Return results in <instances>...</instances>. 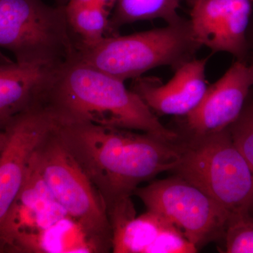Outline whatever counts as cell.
<instances>
[{
    "label": "cell",
    "mask_w": 253,
    "mask_h": 253,
    "mask_svg": "<svg viewBox=\"0 0 253 253\" xmlns=\"http://www.w3.org/2000/svg\"><path fill=\"white\" fill-rule=\"evenodd\" d=\"M181 0H117L110 16V33L117 35L119 28L137 21L164 20L179 22L178 14Z\"/></svg>",
    "instance_id": "2e32d148"
},
{
    "label": "cell",
    "mask_w": 253,
    "mask_h": 253,
    "mask_svg": "<svg viewBox=\"0 0 253 253\" xmlns=\"http://www.w3.org/2000/svg\"><path fill=\"white\" fill-rule=\"evenodd\" d=\"M249 47H250V46H252V48L253 49V35L251 37V41H249ZM252 64H253V58Z\"/></svg>",
    "instance_id": "d4e9b609"
},
{
    "label": "cell",
    "mask_w": 253,
    "mask_h": 253,
    "mask_svg": "<svg viewBox=\"0 0 253 253\" xmlns=\"http://www.w3.org/2000/svg\"><path fill=\"white\" fill-rule=\"evenodd\" d=\"M224 252L253 253V214H237L228 220L224 235Z\"/></svg>",
    "instance_id": "ac0fdd59"
},
{
    "label": "cell",
    "mask_w": 253,
    "mask_h": 253,
    "mask_svg": "<svg viewBox=\"0 0 253 253\" xmlns=\"http://www.w3.org/2000/svg\"><path fill=\"white\" fill-rule=\"evenodd\" d=\"M207 62L206 58L184 63L165 84L154 77L134 78L131 90L139 95L154 113L185 117L196 109L207 90Z\"/></svg>",
    "instance_id": "7c38bea8"
},
{
    "label": "cell",
    "mask_w": 253,
    "mask_h": 253,
    "mask_svg": "<svg viewBox=\"0 0 253 253\" xmlns=\"http://www.w3.org/2000/svg\"><path fill=\"white\" fill-rule=\"evenodd\" d=\"M35 154L22 188L0 224V253L18 236L36 234L68 216L42 177Z\"/></svg>",
    "instance_id": "8fae6325"
},
{
    "label": "cell",
    "mask_w": 253,
    "mask_h": 253,
    "mask_svg": "<svg viewBox=\"0 0 253 253\" xmlns=\"http://www.w3.org/2000/svg\"><path fill=\"white\" fill-rule=\"evenodd\" d=\"M54 126L51 111L38 104L18 115L5 129L7 141L0 153V224L22 188L32 158Z\"/></svg>",
    "instance_id": "ba28073f"
},
{
    "label": "cell",
    "mask_w": 253,
    "mask_h": 253,
    "mask_svg": "<svg viewBox=\"0 0 253 253\" xmlns=\"http://www.w3.org/2000/svg\"><path fill=\"white\" fill-rule=\"evenodd\" d=\"M201 47L189 20L182 18L163 28L106 37L80 50L77 59L125 82L161 66L177 69L195 59Z\"/></svg>",
    "instance_id": "277c9868"
},
{
    "label": "cell",
    "mask_w": 253,
    "mask_h": 253,
    "mask_svg": "<svg viewBox=\"0 0 253 253\" xmlns=\"http://www.w3.org/2000/svg\"><path fill=\"white\" fill-rule=\"evenodd\" d=\"M55 69L22 64L0 53V129L5 130L18 115L41 104Z\"/></svg>",
    "instance_id": "4fadbf2b"
},
{
    "label": "cell",
    "mask_w": 253,
    "mask_h": 253,
    "mask_svg": "<svg viewBox=\"0 0 253 253\" xmlns=\"http://www.w3.org/2000/svg\"><path fill=\"white\" fill-rule=\"evenodd\" d=\"M190 6H192L193 5L198 1V0H184Z\"/></svg>",
    "instance_id": "cb8c5ba5"
},
{
    "label": "cell",
    "mask_w": 253,
    "mask_h": 253,
    "mask_svg": "<svg viewBox=\"0 0 253 253\" xmlns=\"http://www.w3.org/2000/svg\"><path fill=\"white\" fill-rule=\"evenodd\" d=\"M57 1L58 5H62V6H66L69 0H56Z\"/></svg>",
    "instance_id": "603a6c76"
},
{
    "label": "cell",
    "mask_w": 253,
    "mask_h": 253,
    "mask_svg": "<svg viewBox=\"0 0 253 253\" xmlns=\"http://www.w3.org/2000/svg\"><path fill=\"white\" fill-rule=\"evenodd\" d=\"M253 0H198L191 6L193 33L201 46L244 61L249 50Z\"/></svg>",
    "instance_id": "9c48e42d"
},
{
    "label": "cell",
    "mask_w": 253,
    "mask_h": 253,
    "mask_svg": "<svg viewBox=\"0 0 253 253\" xmlns=\"http://www.w3.org/2000/svg\"><path fill=\"white\" fill-rule=\"evenodd\" d=\"M253 86V64L236 61L217 82L208 86L194 111L185 116L191 134L224 130L239 118Z\"/></svg>",
    "instance_id": "30bf717a"
},
{
    "label": "cell",
    "mask_w": 253,
    "mask_h": 253,
    "mask_svg": "<svg viewBox=\"0 0 253 253\" xmlns=\"http://www.w3.org/2000/svg\"></svg>",
    "instance_id": "484cf974"
},
{
    "label": "cell",
    "mask_w": 253,
    "mask_h": 253,
    "mask_svg": "<svg viewBox=\"0 0 253 253\" xmlns=\"http://www.w3.org/2000/svg\"><path fill=\"white\" fill-rule=\"evenodd\" d=\"M148 211L172 223L196 249L224 237L229 215L214 200L176 175L136 188Z\"/></svg>",
    "instance_id": "52a82bcc"
},
{
    "label": "cell",
    "mask_w": 253,
    "mask_h": 253,
    "mask_svg": "<svg viewBox=\"0 0 253 253\" xmlns=\"http://www.w3.org/2000/svg\"><path fill=\"white\" fill-rule=\"evenodd\" d=\"M0 47L22 64L57 68L77 59L66 6L42 0H0Z\"/></svg>",
    "instance_id": "5b68a950"
},
{
    "label": "cell",
    "mask_w": 253,
    "mask_h": 253,
    "mask_svg": "<svg viewBox=\"0 0 253 253\" xmlns=\"http://www.w3.org/2000/svg\"><path fill=\"white\" fill-rule=\"evenodd\" d=\"M41 104L58 119L149 133L168 142L179 139L124 81L78 59L53 71Z\"/></svg>",
    "instance_id": "7a4b0ae2"
},
{
    "label": "cell",
    "mask_w": 253,
    "mask_h": 253,
    "mask_svg": "<svg viewBox=\"0 0 253 253\" xmlns=\"http://www.w3.org/2000/svg\"><path fill=\"white\" fill-rule=\"evenodd\" d=\"M54 118L55 134L99 191L107 212L141 183L179 163V145L149 133Z\"/></svg>",
    "instance_id": "6da1fadb"
},
{
    "label": "cell",
    "mask_w": 253,
    "mask_h": 253,
    "mask_svg": "<svg viewBox=\"0 0 253 253\" xmlns=\"http://www.w3.org/2000/svg\"><path fill=\"white\" fill-rule=\"evenodd\" d=\"M8 134L6 130L0 129V153L4 149L6 141H7Z\"/></svg>",
    "instance_id": "7402d4cb"
},
{
    "label": "cell",
    "mask_w": 253,
    "mask_h": 253,
    "mask_svg": "<svg viewBox=\"0 0 253 253\" xmlns=\"http://www.w3.org/2000/svg\"><path fill=\"white\" fill-rule=\"evenodd\" d=\"M5 253H106L104 248L69 216L36 234L16 238Z\"/></svg>",
    "instance_id": "9a60e30c"
},
{
    "label": "cell",
    "mask_w": 253,
    "mask_h": 253,
    "mask_svg": "<svg viewBox=\"0 0 253 253\" xmlns=\"http://www.w3.org/2000/svg\"><path fill=\"white\" fill-rule=\"evenodd\" d=\"M54 129L35 155L40 173L68 215L109 253L112 231L104 200Z\"/></svg>",
    "instance_id": "8992f818"
},
{
    "label": "cell",
    "mask_w": 253,
    "mask_h": 253,
    "mask_svg": "<svg viewBox=\"0 0 253 253\" xmlns=\"http://www.w3.org/2000/svg\"><path fill=\"white\" fill-rule=\"evenodd\" d=\"M229 129L234 144L244 156L253 176V104L244 108Z\"/></svg>",
    "instance_id": "d6986e66"
},
{
    "label": "cell",
    "mask_w": 253,
    "mask_h": 253,
    "mask_svg": "<svg viewBox=\"0 0 253 253\" xmlns=\"http://www.w3.org/2000/svg\"><path fill=\"white\" fill-rule=\"evenodd\" d=\"M176 175L214 200L229 218L253 213V176L229 127L191 139L179 146Z\"/></svg>",
    "instance_id": "3957f363"
},
{
    "label": "cell",
    "mask_w": 253,
    "mask_h": 253,
    "mask_svg": "<svg viewBox=\"0 0 253 253\" xmlns=\"http://www.w3.org/2000/svg\"><path fill=\"white\" fill-rule=\"evenodd\" d=\"M96 1L111 14V11H113L114 9L117 0H96Z\"/></svg>",
    "instance_id": "ffe728a7"
},
{
    "label": "cell",
    "mask_w": 253,
    "mask_h": 253,
    "mask_svg": "<svg viewBox=\"0 0 253 253\" xmlns=\"http://www.w3.org/2000/svg\"><path fill=\"white\" fill-rule=\"evenodd\" d=\"M108 215L115 253H151L158 236L172 224L150 211L136 217L131 197L115 205Z\"/></svg>",
    "instance_id": "5bb4252c"
},
{
    "label": "cell",
    "mask_w": 253,
    "mask_h": 253,
    "mask_svg": "<svg viewBox=\"0 0 253 253\" xmlns=\"http://www.w3.org/2000/svg\"><path fill=\"white\" fill-rule=\"evenodd\" d=\"M97 1L96 0H69L66 6H83V5H87L92 4V3Z\"/></svg>",
    "instance_id": "44dd1931"
},
{
    "label": "cell",
    "mask_w": 253,
    "mask_h": 253,
    "mask_svg": "<svg viewBox=\"0 0 253 253\" xmlns=\"http://www.w3.org/2000/svg\"><path fill=\"white\" fill-rule=\"evenodd\" d=\"M66 14L78 51L96 45L110 33V16L98 1L83 6H66Z\"/></svg>",
    "instance_id": "e0dca14e"
}]
</instances>
